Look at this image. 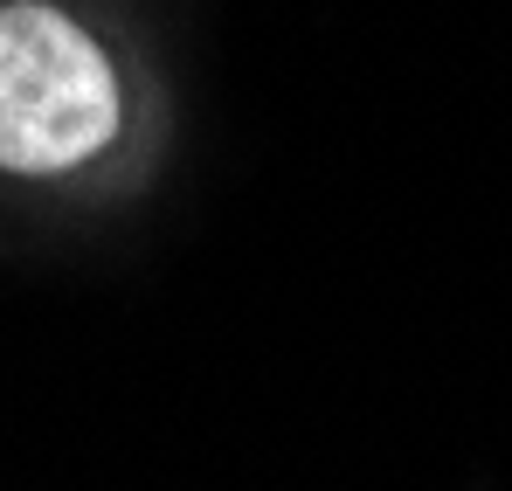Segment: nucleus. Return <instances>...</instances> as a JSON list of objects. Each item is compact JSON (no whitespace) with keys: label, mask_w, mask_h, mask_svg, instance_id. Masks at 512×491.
<instances>
[{"label":"nucleus","mask_w":512,"mask_h":491,"mask_svg":"<svg viewBox=\"0 0 512 491\" xmlns=\"http://www.w3.org/2000/svg\"><path fill=\"white\" fill-rule=\"evenodd\" d=\"M118 139V83L104 49L56 7H0V166L63 173Z\"/></svg>","instance_id":"1"}]
</instances>
